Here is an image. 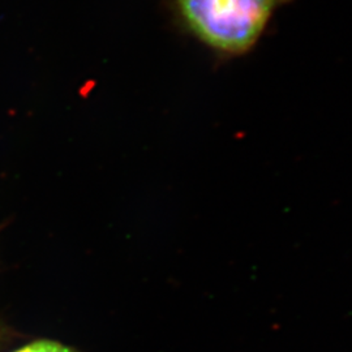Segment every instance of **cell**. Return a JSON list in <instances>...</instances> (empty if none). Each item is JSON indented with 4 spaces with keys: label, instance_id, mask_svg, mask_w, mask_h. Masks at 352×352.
<instances>
[{
    "label": "cell",
    "instance_id": "1",
    "mask_svg": "<svg viewBox=\"0 0 352 352\" xmlns=\"http://www.w3.org/2000/svg\"><path fill=\"white\" fill-rule=\"evenodd\" d=\"M289 0H173L176 14L192 37L219 59L251 52L274 14Z\"/></svg>",
    "mask_w": 352,
    "mask_h": 352
},
{
    "label": "cell",
    "instance_id": "2",
    "mask_svg": "<svg viewBox=\"0 0 352 352\" xmlns=\"http://www.w3.org/2000/svg\"><path fill=\"white\" fill-rule=\"evenodd\" d=\"M13 352H78L60 342L50 340H34Z\"/></svg>",
    "mask_w": 352,
    "mask_h": 352
}]
</instances>
